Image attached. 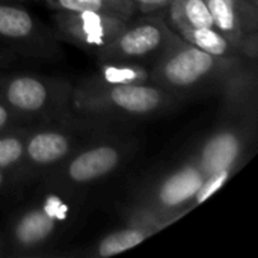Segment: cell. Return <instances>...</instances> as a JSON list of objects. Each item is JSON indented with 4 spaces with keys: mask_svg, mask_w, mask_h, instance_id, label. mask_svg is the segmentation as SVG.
<instances>
[{
    "mask_svg": "<svg viewBox=\"0 0 258 258\" xmlns=\"http://www.w3.org/2000/svg\"><path fill=\"white\" fill-rule=\"evenodd\" d=\"M136 11L139 9L144 14H151L159 9H165L171 5L172 0H132Z\"/></svg>",
    "mask_w": 258,
    "mask_h": 258,
    "instance_id": "obj_20",
    "label": "cell"
},
{
    "mask_svg": "<svg viewBox=\"0 0 258 258\" xmlns=\"http://www.w3.org/2000/svg\"><path fill=\"white\" fill-rule=\"evenodd\" d=\"M60 210L48 206L26 212L14 227V240L23 249L42 245L56 230Z\"/></svg>",
    "mask_w": 258,
    "mask_h": 258,
    "instance_id": "obj_10",
    "label": "cell"
},
{
    "mask_svg": "<svg viewBox=\"0 0 258 258\" xmlns=\"http://www.w3.org/2000/svg\"><path fill=\"white\" fill-rule=\"evenodd\" d=\"M106 2L110 3L115 8V11L125 20H130L136 12V8L132 0H106Z\"/></svg>",
    "mask_w": 258,
    "mask_h": 258,
    "instance_id": "obj_21",
    "label": "cell"
},
{
    "mask_svg": "<svg viewBox=\"0 0 258 258\" xmlns=\"http://www.w3.org/2000/svg\"><path fill=\"white\" fill-rule=\"evenodd\" d=\"M178 39L180 35L163 20L147 18L133 24L127 23L98 56L101 62L142 63L151 59L154 63Z\"/></svg>",
    "mask_w": 258,
    "mask_h": 258,
    "instance_id": "obj_3",
    "label": "cell"
},
{
    "mask_svg": "<svg viewBox=\"0 0 258 258\" xmlns=\"http://www.w3.org/2000/svg\"><path fill=\"white\" fill-rule=\"evenodd\" d=\"M121 160L118 148L100 145L76 156L67 168V175L74 183H89L112 172Z\"/></svg>",
    "mask_w": 258,
    "mask_h": 258,
    "instance_id": "obj_8",
    "label": "cell"
},
{
    "mask_svg": "<svg viewBox=\"0 0 258 258\" xmlns=\"http://www.w3.org/2000/svg\"><path fill=\"white\" fill-rule=\"evenodd\" d=\"M70 151V139L59 132H39L24 147L27 157L36 165H51L62 160Z\"/></svg>",
    "mask_w": 258,
    "mask_h": 258,
    "instance_id": "obj_12",
    "label": "cell"
},
{
    "mask_svg": "<svg viewBox=\"0 0 258 258\" xmlns=\"http://www.w3.org/2000/svg\"><path fill=\"white\" fill-rule=\"evenodd\" d=\"M184 41L194 44L195 47L201 48L203 51L224 59H248L243 56V53L231 44L221 32H218L215 27H203V29H194V30H181L177 32ZM249 60V59H248Z\"/></svg>",
    "mask_w": 258,
    "mask_h": 258,
    "instance_id": "obj_14",
    "label": "cell"
},
{
    "mask_svg": "<svg viewBox=\"0 0 258 258\" xmlns=\"http://www.w3.org/2000/svg\"><path fill=\"white\" fill-rule=\"evenodd\" d=\"M47 2L53 9H57V11H67V12H103V14L119 15L115 11V8L110 3H107L106 0H47Z\"/></svg>",
    "mask_w": 258,
    "mask_h": 258,
    "instance_id": "obj_17",
    "label": "cell"
},
{
    "mask_svg": "<svg viewBox=\"0 0 258 258\" xmlns=\"http://www.w3.org/2000/svg\"><path fill=\"white\" fill-rule=\"evenodd\" d=\"M249 2H251L252 5H255V6H258V0H249Z\"/></svg>",
    "mask_w": 258,
    "mask_h": 258,
    "instance_id": "obj_25",
    "label": "cell"
},
{
    "mask_svg": "<svg viewBox=\"0 0 258 258\" xmlns=\"http://www.w3.org/2000/svg\"><path fill=\"white\" fill-rule=\"evenodd\" d=\"M246 150V135L234 125L221 127L203 145L197 165L204 177L218 171H234Z\"/></svg>",
    "mask_w": 258,
    "mask_h": 258,
    "instance_id": "obj_6",
    "label": "cell"
},
{
    "mask_svg": "<svg viewBox=\"0 0 258 258\" xmlns=\"http://www.w3.org/2000/svg\"><path fill=\"white\" fill-rule=\"evenodd\" d=\"M171 94L156 83L103 85L88 82L76 91L74 103L83 112H113L124 115H148L163 109Z\"/></svg>",
    "mask_w": 258,
    "mask_h": 258,
    "instance_id": "obj_2",
    "label": "cell"
},
{
    "mask_svg": "<svg viewBox=\"0 0 258 258\" xmlns=\"http://www.w3.org/2000/svg\"><path fill=\"white\" fill-rule=\"evenodd\" d=\"M151 82L169 94L189 95L221 89L227 101H242L255 79L248 70V59L216 57L180 36L153 63Z\"/></svg>",
    "mask_w": 258,
    "mask_h": 258,
    "instance_id": "obj_1",
    "label": "cell"
},
{
    "mask_svg": "<svg viewBox=\"0 0 258 258\" xmlns=\"http://www.w3.org/2000/svg\"><path fill=\"white\" fill-rule=\"evenodd\" d=\"M35 20L23 8L0 5V36L8 39H26L35 33Z\"/></svg>",
    "mask_w": 258,
    "mask_h": 258,
    "instance_id": "obj_16",
    "label": "cell"
},
{
    "mask_svg": "<svg viewBox=\"0 0 258 258\" xmlns=\"http://www.w3.org/2000/svg\"><path fill=\"white\" fill-rule=\"evenodd\" d=\"M57 29L82 48L101 53L125 27L128 20L103 12H67L54 17Z\"/></svg>",
    "mask_w": 258,
    "mask_h": 258,
    "instance_id": "obj_5",
    "label": "cell"
},
{
    "mask_svg": "<svg viewBox=\"0 0 258 258\" xmlns=\"http://www.w3.org/2000/svg\"><path fill=\"white\" fill-rule=\"evenodd\" d=\"M160 222L162 218L156 213L141 216L138 222H133L128 227L116 230L107 234L104 239H101L97 245L95 255L103 258L113 257L138 246L162 227Z\"/></svg>",
    "mask_w": 258,
    "mask_h": 258,
    "instance_id": "obj_9",
    "label": "cell"
},
{
    "mask_svg": "<svg viewBox=\"0 0 258 258\" xmlns=\"http://www.w3.org/2000/svg\"><path fill=\"white\" fill-rule=\"evenodd\" d=\"M5 98L9 106L20 112H39L50 103L48 86L32 76H17L3 88Z\"/></svg>",
    "mask_w": 258,
    "mask_h": 258,
    "instance_id": "obj_11",
    "label": "cell"
},
{
    "mask_svg": "<svg viewBox=\"0 0 258 258\" xmlns=\"http://www.w3.org/2000/svg\"><path fill=\"white\" fill-rule=\"evenodd\" d=\"M12 57L11 56H6V54H3V53H0V67H5L9 60H11Z\"/></svg>",
    "mask_w": 258,
    "mask_h": 258,
    "instance_id": "obj_23",
    "label": "cell"
},
{
    "mask_svg": "<svg viewBox=\"0 0 258 258\" xmlns=\"http://www.w3.org/2000/svg\"><path fill=\"white\" fill-rule=\"evenodd\" d=\"M92 82L103 85L122 83H153L151 68L133 62H103V67Z\"/></svg>",
    "mask_w": 258,
    "mask_h": 258,
    "instance_id": "obj_15",
    "label": "cell"
},
{
    "mask_svg": "<svg viewBox=\"0 0 258 258\" xmlns=\"http://www.w3.org/2000/svg\"><path fill=\"white\" fill-rule=\"evenodd\" d=\"M3 180H5V175H3V172L0 171V186H2V183H3Z\"/></svg>",
    "mask_w": 258,
    "mask_h": 258,
    "instance_id": "obj_24",
    "label": "cell"
},
{
    "mask_svg": "<svg viewBox=\"0 0 258 258\" xmlns=\"http://www.w3.org/2000/svg\"><path fill=\"white\" fill-rule=\"evenodd\" d=\"M24 154V144L17 136L0 138V169L12 166Z\"/></svg>",
    "mask_w": 258,
    "mask_h": 258,
    "instance_id": "obj_19",
    "label": "cell"
},
{
    "mask_svg": "<svg viewBox=\"0 0 258 258\" xmlns=\"http://www.w3.org/2000/svg\"><path fill=\"white\" fill-rule=\"evenodd\" d=\"M203 180L204 174L197 162L178 168L157 187L156 207L162 215H174L178 210H186V206L194 203Z\"/></svg>",
    "mask_w": 258,
    "mask_h": 258,
    "instance_id": "obj_7",
    "label": "cell"
},
{
    "mask_svg": "<svg viewBox=\"0 0 258 258\" xmlns=\"http://www.w3.org/2000/svg\"><path fill=\"white\" fill-rule=\"evenodd\" d=\"M169 21L175 32L213 27V18L206 0H172Z\"/></svg>",
    "mask_w": 258,
    "mask_h": 258,
    "instance_id": "obj_13",
    "label": "cell"
},
{
    "mask_svg": "<svg viewBox=\"0 0 258 258\" xmlns=\"http://www.w3.org/2000/svg\"><path fill=\"white\" fill-rule=\"evenodd\" d=\"M213 27L234 44L245 57H257L258 6L249 0H206Z\"/></svg>",
    "mask_w": 258,
    "mask_h": 258,
    "instance_id": "obj_4",
    "label": "cell"
},
{
    "mask_svg": "<svg viewBox=\"0 0 258 258\" xmlns=\"http://www.w3.org/2000/svg\"><path fill=\"white\" fill-rule=\"evenodd\" d=\"M8 122H9V110L6 106L0 104V128L6 127Z\"/></svg>",
    "mask_w": 258,
    "mask_h": 258,
    "instance_id": "obj_22",
    "label": "cell"
},
{
    "mask_svg": "<svg viewBox=\"0 0 258 258\" xmlns=\"http://www.w3.org/2000/svg\"><path fill=\"white\" fill-rule=\"evenodd\" d=\"M231 171H218V172H213L210 175H206L195 198H194V206H200L203 204L204 201H207L212 195H215L227 181L228 178L231 177Z\"/></svg>",
    "mask_w": 258,
    "mask_h": 258,
    "instance_id": "obj_18",
    "label": "cell"
}]
</instances>
